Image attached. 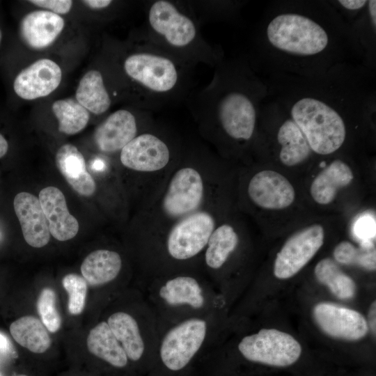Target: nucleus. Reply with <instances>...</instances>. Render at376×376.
<instances>
[{"instance_id": "nucleus-31", "label": "nucleus", "mask_w": 376, "mask_h": 376, "mask_svg": "<svg viewBox=\"0 0 376 376\" xmlns=\"http://www.w3.org/2000/svg\"><path fill=\"white\" fill-rule=\"evenodd\" d=\"M334 256L341 264H355L369 270L375 269V250L373 247L357 248L351 242L343 241L335 247Z\"/></svg>"}, {"instance_id": "nucleus-19", "label": "nucleus", "mask_w": 376, "mask_h": 376, "mask_svg": "<svg viewBox=\"0 0 376 376\" xmlns=\"http://www.w3.org/2000/svg\"><path fill=\"white\" fill-rule=\"evenodd\" d=\"M42 211L50 235L58 241L72 239L79 231L78 221L68 211L63 192L55 187H47L39 193Z\"/></svg>"}, {"instance_id": "nucleus-37", "label": "nucleus", "mask_w": 376, "mask_h": 376, "mask_svg": "<svg viewBox=\"0 0 376 376\" xmlns=\"http://www.w3.org/2000/svg\"><path fill=\"white\" fill-rule=\"evenodd\" d=\"M82 2L89 8L95 10H104L113 3V1L111 0H86Z\"/></svg>"}, {"instance_id": "nucleus-8", "label": "nucleus", "mask_w": 376, "mask_h": 376, "mask_svg": "<svg viewBox=\"0 0 376 376\" xmlns=\"http://www.w3.org/2000/svg\"><path fill=\"white\" fill-rule=\"evenodd\" d=\"M185 155L186 162L173 173L158 202L160 219L169 225L166 229L206 207V178L198 164L199 150H188Z\"/></svg>"}, {"instance_id": "nucleus-27", "label": "nucleus", "mask_w": 376, "mask_h": 376, "mask_svg": "<svg viewBox=\"0 0 376 376\" xmlns=\"http://www.w3.org/2000/svg\"><path fill=\"white\" fill-rule=\"evenodd\" d=\"M10 332L21 346L36 354L45 352L52 340L42 321L34 316H23L10 325Z\"/></svg>"}, {"instance_id": "nucleus-28", "label": "nucleus", "mask_w": 376, "mask_h": 376, "mask_svg": "<svg viewBox=\"0 0 376 376\" xmlns=\"http://www.w3.org/2000/svg\"><path fill=\"white\" fill-rule=\"evenodd\" d=\"M317 280L327 286L331 292L339 299L353 297L356 292L354 281L331 258L321 260L314 270Z\"/></svg>"}, {"instance_id": "nucleus-9", "label": "nucleus", "mask_w": 376, "mask_h": 376, "mask_svg": "<svg viewBox=\"0 0 376 376\" xmlns=\"http://www.w3.org/2000/svg\"><path fill=\"white\" fill-rule=\"evenodd\" d=\"M182 153L180 142L154 123L120 151L119 158L125 167L150 174L166 169Z\"/></svg>"}, {"instance_id": "nucleus-32", "label": "nucleus", "mask_w": 376, "mask_h": 376, "mask_svg": "<svg viewBox=\"0 0 376 376\" xmlns=\"http://www.w3.org/2000/svg\"><path fill=\"white\" fill-rule=\"evenodd\" d=\"M62 284L68 294V311L72 315L80 314L85 306L87 282L78 274H68L63 278Z\"/></svg>"}, {"instance_id": "nucleus-39", "label": "nucleus", "mask_w": 376, "mask_h": 376, "mask_svg": "<svg viewBox=\"0 0 376 376\" xmlns=\"http://www.w3.org/2000/svg\"><path fill=\"white\" fill-rule=\"evenodd\" d=\"M8 143L5 137L0 134V158L3 157L8 152Z\"/></svg>"}, {"instance_id": "nucleus-22", "label": "nucleus", "mask_w": 376, "mask_h": 376, "mask_svg": "<svg viewBox=\"0 0 376 376\" xmlns=\"http://www.w3.org/2000/svg\"><path fill=\"white\" fill-rule=\"evenodd\" d=\"M260 108L282 120L276 132L279 157L285 166H293L306 160L312 154L309 145L299 128L288 118L260 103Z\"/></svg>"}, {"instance_id": "nucleus-15", "label": "nucleus", "mask_w": 376, "mask_h": 376, "mask_svg": "<svg viewBox=\"0 0 376 376\" xmlns=\"http://www.w3.org/2000/svg\"><path fill=\"white\" fill-rule=\"evenodd\" d=\"M62 79L60 66L49 58H40L22 70L13 81V89L22 99L32 100L54 91Z\"/></svg>"}, {"instance_id": "nucleus-13", "label": "nucleus", "mask_w": 376, "mask_h": 376, "mask_svg": "<svg viewBox=\"0 0 376 376\" xmlns=\"http://www.w3.org/2000/svg\"><path fill=\"white\" fill-rule=\"evenodd\" d=\"M324 237L323 227L319 224L309 226L290 236L277 253L274 276L287 279L298 273L322 246Z\"/></svg>"}, {"instance_id": "nucleus-40", "label": "nucleus", "mask_w": 376, "mask_h": 376, "mask_svg": "<svg viewBox=\"0 0 376 376\" xmlns=\"http://www.w3.org/2000/svg\"><path fill=\"white\" fill-rule=\"evenodd\" d=\"M104 167V163L101 159L95 160L91 164V168L95 171H101Z\"/></svg>"}, {"instance_id": "nucleus-42", "label": "nucleus", "mask_w": 376, "mask_h": 376, "mask_svg": "<svg viewBox=\"0 0 376 376\" xmlns=\"http://www.w3.org/2000/svg\"><path fill=\"white\" fill-rule=\"evenodd\" d=\"M10 376H29L26 374H17V375H10Z\"/></svg>"}, {"instance_id": "nucleus-2", "label": "nucleus", "mask_w": 376, "mask_h": 376, "mask_svg": "<svg viewBox=\"0 0 376 376\" xmlns=\"http://www.w3.org/2000/svg\"><path fill=\"white\" fill-rule=\"evenodd\" d=\"M258 40L274 71L300 75L324 74L350 64L345 54L357 48L342 15L324 1L279 3L266 15Z\"/></svg>"}, {"instance_id": "nucleus-24", "label": "nucleus", "mask_w": 376, "mask_h": 376, "mask_svg": "<svg viewBox=\"0 0 376 376\" xmlns=\"http://www.w3.org/2000/svg\"><path fill=\"white\" fill-rule=\"evenodd\" d=\"M121 269L120 255L109 249H97L91 252L81 265L84 279L93 286H100L113 281Z\"/></svg>"}, {"instance_id": "nucleus-1", "label": "nucleus", "mask_w": 376, "mask_h": 376, "mask_svg": "<svg viewBox=\"0 0 376 376\" xmlns=\"http://www.w3.org/2000/svg\"><path fill=\"white\" fill-rule=\"evenodd\" d=\"M368 81L351 65L315 75L273 71L262 104L292 121L313 152L329 155L345 142L347 116L375 109Z\"/></svg>"}, {"instance_id": "nucleus-7", "label": "nucleus", "mask_w": 376, "mask_h": 376, "mask_svg": "<svg viewBox=\"0 0 376 376\" xmlns=\"http://www.w3.org/2000/svg\"><path fill=\"white\" fill-rule=\"evenodd\" d=\"M206 277L182 270L153 277L148 283L147 302L159 329L182 319L213 313Z\"/></svg>"}, {"instance_id": "nucleus-10", "label": "nucleus", "mask_w": 376, "mask_h": 376, "mask_svg": "<svg viewBox=\"0 0 376 376\" xmlns=\"http://www.w3.org/2000/svg\"><path fill=\"white\" fill-rule=\"evenodd\" d=\"M216 221L206 207L171 226L162 241V250L169 262L182 265L202 258Z\"/></svg>"}, {"instance_id": "nucleus-5", "label": "nucleus", "mask_w": 376, "mask_h": 376, "mask_svg": "<svg viewBox=\"0 0 376 376\" xmlns=\"http://www.w3.org/2000/svg\"><path fill=\"white\" fill-rule=\"evenodd\" d=\"M142 38L182 63L214 68L223 58L220 47L207 42L187 1L153 0L146 7Z\"/></svg>"}, {"instance_id": "nucleus-17", "label": "nucleus", "mask_w": 376, "mask_h": 376, "mask_svg": "<svg viewBox=\"0 0 376 376\" xmlns=\"http://www.w3.org/2000/svg\"><path fill=\"white\" fill-rule=\"evenodd\" d=\"M13 207L26 243L35 248L47 245L50 233L38 198L28 192L18 193Z\"/></svg>"}, {"instance_id": "nucleus-16", "label": "nucleus", "mask_w": 376, "mask_h": 376, "mask_svg": "<svg viewBox=\"0 0 376 376\" xmlns=\"http://www.w3.org/2000/svg\"><path fill=\"white\" fill-rule=\"evenodd\" d=\"M248 194L255 204L272 210L290 206L295 197L294 187L290 181L272 170L261 171L254 175L249 183Z\"/></svg>"}, {"instance_id": "nucleus-11", "label": "nucleus", "mask_w": 376, "mask_h": 376, "mask_svg": "<svg viewBox=\"0 0 376 376\" xmlns=\"http://www.w3.org/2000/svg\"><path fill=\"white\" fill-rule=\"evenodd\" d=\"M237 350L249 362L276 367L292 365L301 354V345L292 336L276 329H262L244 336Z\"/></svg>"}, {"instance_id": "nucleus-44", "label": "nucleus", "mask_w": 376, "mask_h": 376, "mask_svg": "<svg viewBox=\"0 0 376 376\" xmlns=\"http://www.w3.org/2000/svg\"><path fill=\"white\" fill-rule=\"evenodd\" d=\"M0 376H1V375H0Z\"/></svg>"}, {"instance_id": "nucleus-23", "label": "nucleus", "mask_w": 376, "mask_h": 376, "mask_svg": "<svg viewBox=\"0 0 376 376\" xmlns=\"http://www.w3.org/2000/svg\"><path fill=\"white\" fill-rule=\"evenodd\" d=\"M354 178L352 169L344 162L336 159L326 166L313 180L311 194L321 205H327L335 198L337 192L347 186Z\"/></svg>"}, {"instance_id": "nucleus-25", "label": "nucleus", "mask_w": 376, "mask_h": 376, "mask_svg": "<svg viewBox=\"0 0 376 376\" xmlns=\"http://www.w3.org/2000/svg\"><path fill=\"white\" fill-rule=\"evenodd\" d=\"M75 99L89 112L96 115L104 114L110 109L112 97L101 71L91 70L81 77Z\"/></svg>"}, {"instance_id": "nucleus-33", "label": "nucleus", "mask_w": 376, "mask_h": 376, "mask_svg": "<svg viewBox=\"0 0 376 376\" xmlns=\"http://www.w3.org/2000/svg\"><path fill=\"white\" fill-rule=\"evenodd\" d=\"M56 294L51 288H45L41 292L37 301V309L47 329L51 333L59 330L61 318L56 306Z\"/></svg>"}, {"instance_id": "nucleus-30", "label": "nucleus", "mask_w": 376, "mask_h": 376, "mask_svg": "<svg viewBox=\"0 0 376 376\" xmlns=\"http://www.w3.org/2000/svg\"><path fill=\"white\" fill-rule=\"evenodd\" d=\"M196 19L202 25L204 22L233 19L242 3L233 1H187Z\"/></svg>"}, {"instance_id": "nucleus-21", "label": "nucleus", "mask_w": 376, "mask_h": 376, "mask_svg": "<svg viewBox=\"0 0 376 376\" xmlns=\"http://www.w3.org/2000/svg\"><path fill=\"white\" fill-rule=\"evenodd\" d=\"M55 160L58 171L77 194L91 196L95 193V182L87 171L84 157L77 147L70 143L63 145Z\"/></svg>"}, {"instance_id": "nucleus-3", "label": "nucleus", "mask_w": 376, "mask_h": 376, "mask_svg": "<svg viewBox=\"0 0 376 376\" xmlns=\"http://www.w3.org/2000/svg\"><path fill=\"white\" fill-rule=\"evenodd\" d=\"M210 82L190 93L186 102L204 138L219 143L253 138L266 85L244 58H224L213 68Z\"/></svg>"}, {"instance_id": "nucleus-35", "label": "nucleus", "mask_w": 376, "mask_h": 376, "mask_svg": "<svg viewBox=\"0 0 376 376\" xmlns=\"http://www.w3.org/2000/svg\"><path fill=\"white\" fill-rule=\"evenodd\" d=\"M29 2L59 15L69 13L72 6V1L70 0H31Z\"/></svg>"}, {"instance_id": "nucleus-34", "label": "nucleus", "mask_w": 376, "mask_h": 376, "mask_svg": "<svg viewBox=\"0 0 376 376\" xmlns=\"http://www.w3.org/2000/svg\"><path fill=\"white\" fill-rule=\"evenodd\" d=\"M354 233L356 237L361 241L362 247H373V240L375 237V219L370 214L361 216L355 221Z\"/></svg>"}, {"instance_id": "nucleus-41", "label": "nucleus", "mask_w": 376, "mask_h": 376, "mask_svg": "<svg viewBox=\"0 0 376 376\" xmlns=\"http://www.w3.org/2000/svg\"><path fill=\"white\" fill-rule=\"evenodd\" d=\"M8 346V341L6 337L0 333V350H6Z\"/></svg>"}, {"instance_id": "nucleus-12", "label": "nucleus", "mask_w": 376, "mask_h": 376, "mask_svg": "<svg viewBox=\"0 0 376 376\" xmlns=\"http://www.w3.org/2000/svg\"><path fill=\"white\" fill-rule=\"evenodd\" d=\"M154 123L150 111L120 109L98 125L93 134V140L97 149L104 153L120 152Z\"/></svg>"}, {"instance_id": "nucleus-18", "label": "nucleus", "mask_w": 376, "mask_h": 376, "mask_svg": "<svg viewBox=\"0 0 376 376\" xmlns=\"http://www.w3.org/2000/svg\"><path fill=\"white\" fill-rule=\"evenodd\" d=\"M89 352L113 370L127 376H136L123 348L113 336L107 321L91 329L87 337Z\"/></svg>"}, {"instance_id": "nucleus-29", "label": "nucleus", "mask_w": 376, "mask_h": 376, "mask_svg": "<svg viewBox=\"0 0 376 376\" xmlns=\"http://www.w3.org/2000/svg\"><path fill=\"white\" fill-rule=\"evenodd\" d=\"M57 118L60 132L73 135L82 131L90 119V112L76 99L65 98L56 100L52 107Z\"/></svg>"}, {"instance_id": "nucleus-20", "label": "nucleus", "mask_w": 376, "mask_h": 376, "mask_svg": "<svg viewBox=\"0 0 376 376\" xmlns=\"http://www.w3.org/2000/svg\"><path fill=\"white\" fill-rule=\"evenodd\" d=\"M65 26L63 18L56 13L37 10L27 13L22 19L20 36L31 49H42L50 46Z\"/></svg>"}, {"instance_id": "nucleus-43", "label": "nucleus", "mask_w": 376, "mask_h": 376, "mask_svg": "<svg viewBox=\"0 0 376 376\" xmlns=\"http://www.w3.org/2000/svg\"><path fill=\"white\" fill-rule=\"evenodd\" d=\"M1 39H2V32H1V30L0 29V44L1 42Z\"/></svg>"}, {"instance_id": "nucleus-36", "label": "nucleus", "mask_w": 376, "mask_h": 376, "mask_svg": "<svg viewBox=\"0 0 376 376\" xmlns=\"http://www.w3.org/2000/svg\"><path fill=\"white\" fill-rule=\"evenodd\" d=\"M335 7L341 8L350 14H359L367 6V0H339L333 1Z\"/></svg>"}, {"instance_id": "nucleus-4", "label": "nucleus", "mask_w": 376, "mask_h": 376, "mask_svg": "<svg viewBox=\"0 0 376 376\" xmlns=\"http://www.w3.org/2000/svg\"><path fill=\"white\" fill-rule=\"evenodd\" d=\"M125 52L120 68L140 109L152 111L186 101L193 91L194 67L141 37Z\"/></svg>"}, {"instance_id": "nucleus-14", "label": "nucleus", "mask_w": 376, "mask_h": 376, "mask_svg": "<svg viewBox=\"0 0 376 376\" xmlns=\"http://www.w3.org/2000/svg\"><path fill=\"white\" fill-rule=\"evenodd\" d=\"M313 318L326 334L333 338L357 340L368 330L366 318L359 312L330 302H320L313 310Z\"/></svg>"}, {"instance_id": "nucleus-6", "label": "nucleus", "mask_w": 376, "mask_h": 376, "mask_svg": "<svg viewBox=\"0 0 376 376\" xmlns=\"http://www.w3.org/2000/svg\"><path fill=\"white\" fill-rule=\"evenodd\" d=\"M213 313L182 319L159 329L155 359L147 376H194L209 352Z\"/></svg>"}, {"instance_id": "nucleus-38", "label": "nucleus", "mask_w": 376, "mask_h": 376, "mask_svg": "<svg viewBox=\"0 0 376 376\" xmlns=\"http://www.w3.org/2000/svg\"><path fill=\"white\" fill-rule=\"evenodd\" d=\"M375 301H373L370 307L368 313V327H370L372 333L375 335L376 330V304Z\"/></svg>"}, {"instance_id": "nucleus-26", "label": "nucleus", "mask_w": 376, "mask_h": 376, "mask_svg": "<svg viewBox=\"0 0 376 376\" xmlns=\"http://www.w3.org/2000/svg\"><path fill=\"white\" fill-rule=\"evenodd\" d=\"M240 242L238 234L228 224H221L213 230L202 255L205 271H218L226 263Z\"/></svg>"}]
</instances>
